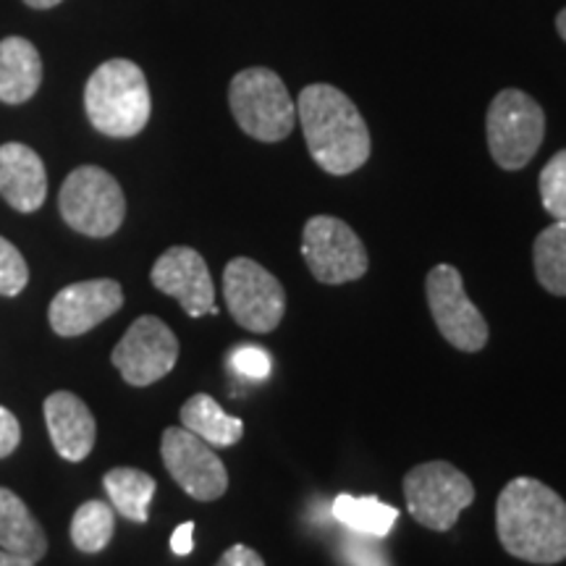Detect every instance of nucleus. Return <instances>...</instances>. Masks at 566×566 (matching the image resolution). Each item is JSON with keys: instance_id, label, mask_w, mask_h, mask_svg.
<instances>
[{"instance_id": "28", "label": "nucleus", "mask_w": 566, "mask_h": 566, "mask_svg": "<svg viewBox=\"0 0 566 566\" xmlns=\"http://www.w3.org/2000/svg\"><path fill=\"white\" fill-rule=\"evenodd\" d=\"M19 441H21V424L17 420V415H13L11 409L0 407V459L13 454Z\"/></svg>"}, {"instance_id": "31", "label": "nucleus", "mask_w": 566, "mask_h": 566, "mask_svg": "<svg viewBox=\"0 0 566 566\" xmlns=\"http://www.w3.org/2000/svg\"><path fill=\"white\" fill-rule=\"evenodd\" d=\"M0 566H34V562H30V558H24V556L11 554V551L0 548Z\"/></svg>"}, {"instance_id": "18", "label": "nucleus", "mask_w": 566, "mask_h": 566, "mask_svg": "<svg viewBox=\"0 0 566 566\" xmlns=\"http://www.w3.org/2000/svg\"><path fill=\"white\" fill-rule=\"evenodd\" d=\"M0 548L34 564L48 554L45 530L9 488H0Z\"/></svg>"}, {"instance_id": "5", "label": "nucleus", "mask_w": 566, "mask_h": 566, "mask_svg": "<svg viewBox=\"0 0 566 566\" xmlns=\"http://www.w3.org/2000/svg\"><path fill=\"white\" fill-rule=\"evenodd\" d=\"M485 137L495 166L504 171H522L546 137V113L527 92L501 90L488 105Z\"/></svg>"}, {"instance_id": "25", "label": "nucleus", "mask_w": 566, "mask_h": 566, "mask_svg": "<svg viewBox=\"0 0 566 566\" xmlns=\"http://www.w3.org/2000/svg\"><path fill=\"white\" fill-rule=\"evenodd\" d=\"M27 281H30L27 260L9 239L0 237V294L17 296L27 289Z\"/></svg>"}, {"instance_id": "13", "label": "nucleus", "mask_w": 566, "mask_h": 566, "mask_svg": "<svg viewBox=\"0 0 566 566\" xmlns=\"http://www.w3.org/2000/svg\"><path fill=\"white\" fill-rule=\"evenodd\" d=\"M124 307V289L113 279L71 283L53 296L48 321L63 338H74L108 321Z\"/></svg>"}, {"instance_id": "6", "label": "nucleus", "mask_w": 566, "mask_h": 566, "mask_svg": "<svg viewBox=\"0 0 566 566\" xmlns=\"http://www.w3.org/2000/svg\"><path fill=\"white\" fill-rule=\"evenodd\" d=\"M407 512L417 525L449 533L459 516L475 501V485L451 462L417 464L405 475Z\"/></svg>"}, {"instance_id": "30", "label": "nucleus", "mask_w": 566, "mask_h": 566, "mask_svg": "<svg viewBox=\"0 0 566 566\" xmlns=\"http://www.w3.org/2000/svg\"><path fill=\"white\" fill-rule=\"evenodd\" d=\"M171 551L176 556H189L195 551V522H184L174 530Z\"/></svg>"}, {"instance_id": "14", "label": "nucleus", "mask_w": 566, "mask_h": 566, "mask_svg": "<svg viewBox=\"0 0 566 566\" xmlns=\"http://www.w3.org/2000/svg\"><path fill=\"white\" fill-rule=\"evenodd\" d=\"M153 286L158 292L174 296L189 317L218 315L216 289L205 258L192 247H171L153 265Z\"/></svg>"}, {"instance_id": "4", "label": "nucleus", "mask_w": 566, "mask_h": 566, "mask_svg": "<svg viewBox=\"0 0 566 566\" xmlns=\"http://www.w3.org/2000/svg\"><path fill=\"white\" fill-rule=\"evenodd\" d=\"M229 105L244 134L258 142H281L294 132L296 103L275 71L252 66L231 80Z\"/></svg>"}, {"instance_id": "19", "label": "nucleus", "mask_w": 566, "mask_h": 566, "mask_svg": "<svg viewBox=\"0 0 566 566\" xmlns=\"http://www.w3.org/2000/svg\"><path fill=\"white\" fill-rule=\"evenodd\" d=\"M181 428L202 438L216 449H231L242 441L244 422L223 412V407L210 394H195L181 407Z\"/></svg>"}, {"instance_id": "2", "label": "nucleus", "mask_w": 566, "mask_h": 566, "mask_svg": "<svg viewBox=\"0 0 566 566\" xmlns=\"http://www.w3.org/2000/svg\"><path fill=\"white\" fill-rule=\"evenodd\" d=\"M296 113L313 160L331 176H349L370 160V132L357 105L334 84H310Z\"/></svg>"}, {"instance_id": "16", "label": "nucleus", "mask_w": 566, "mask_h": 566, "mask_svg": "<svg viewBox=\"0 0 566 566\" xmlns=\"http://www.w3.org/2000/svg\"><path fill=\"white\" fill-rule=\"evenodd\" d=\"M0 197L19 212H34L48 197L42 158L21 142L0 145Z\"/></svg>"}, {"instance_id": "24", "label": "nucleus", "mask_w": 566, "mask_h": 566, "mask_svg": "<svg viewBox=\"0 0 566 566\" xmlns=\"http://www.w3.org/2000/svg\"><path fill=\"white\" fill-rule=\"evenodd\" d=\"M541 200L554 221L566 223V150H558L541 171Z\"/></svg>"}, {"instance_id": "9", "label": "nucleus", "mask_w": 566, "mask_h": 566, "mask_svg": "<svg viewBox=\"0 0 566 566\" xmlns=\"http://www.w3.org/2000/svg\"><path fill=\"white\" fill-rule=\"evenodd\" d=\"M302 258L310 273L328 286L363 279L370 268L363 239L349 223L334 216H315L304 223Z\"/></svg>"}, {"instance_id": "17", "label": "nucleus", "mask_w": 566, "mask_h": 566, "mask_svg": "<svg viewBox=\"0 0 566 566\" xmlns=\"http://www.w3.org/2000/svg\"><path fill=\"white\" fill-rule=\"evenodd\" d=\"M42 84V59L38 48L24 38L0 42V101L9 105L27 103Z\"/></svg>"}, {"instance_id": "8", "label": "nucleus", "mask_w": 566, "mask_h": 566, "mask_svg": "<svg viewBox=\"0 0 566 566\" xmlns=\"http://www.w3.org/2000/svg\"><path fill=\"white\" fill-rule=\"evenodd\" d=\"M223 300L233 321L252 334H271L286 315L281 281L252 258H233L226 265Z\"/></svg>"}, {"instance_id": "20", "label": "nucleus", "mask_w": 566, "mask_h": 566, "mask_svg": "<svg viewBox=\"0 0 566 566\" xmlns=\"http://www.w3.org/2000/svg\"><path fill=\"white\" fill-rule=\"evenodd\" d=\"M103 485L111 499V506L118 514L137 522V525H145L150 520V504L155 488H158L153 475L134 470V467H116V470L105 472Z\"/></svg>"}, {"instance_id": "15", "label": "nucleus", "mask_w": 566, "mask_h": 566, "mask_svg": "<svg viewBox=\"0 0 566 566\" xmlns=\"http://www.w3.org/2000/svg\"><path fill=\"white\" fill-rule=\"evenodd\" d=\"M45 422L55 451L66 462H84L92 454L97 424L80 396L71 391H55L48 396Z\"/></svg>"}, {"instance_id": "32", "label": "nucleus", "mask_w": 566, "mask_h": 566, "mask_svg": "<svg viewBox=\"0 0 566 566\" xmlns=\"http://www.w3.org/2000/svg\"><path fill=\"white\" fill-rule=\"evenodd\" d=\"M24 3L32 6V9H55L61 0H24Z\"/></svg>"}, {"instance_id": "23", "label": "nucleus", "mask_w": 566, "mask_h": 566, "mask_svg": "<svg viewBox=\"0 0 566 566\" xmlns=\"http://www.w3.org/2000/svg\"><path fill=\"white\" fill-rule=\"evenodd\" d=\"M113 533H116V509L105 501H87L71 520V543L82 554H101L111 546Z\"/></svg>"}, {"instance_id": "21", "label": "nucleus", "mask_w": 566, "mask_h": 566, "mask_svg": "<svg viewBox=\"0 0 566 566\" xmlns=\"http://www.w3.org/2000/svg\"><path fill=\"white\" fill-rule=\"evenodd\" d=\"M334 516L352 533H363L373 537H384L391 533L396 520H399V509L384 504L378 495H349L342 493L334 501Z\"/></svg>"}, {"instance_id": "7", "label": "nucleus", "mask_w": 566, "mask_h": 566, "mask_svg": "<svg viewBox=\"0 0 566 566\" xmlns=\"http://www.w3.org/2000/svg\"><path fill=\"white\" fill-rule=\"evenodd\" d=\"M63 221L92 239L113 237L126 218L122 184L97 166H80L69 174L59 195Z\"/></svg>"}, {"instance_id": "3", "label": "nucleus", "mask_w": 566, "mask_h": 566, "mask_svg": "<svg viewBox=\"0 0 566 566\" xmlns=\"http://www.w3.org/2000/svg\"><path fill=\"white\" fill-rule=\"evenodd\" d=\"M84 111L90 124L105 137H137L153 113L145 71L126 59L101 63L84 87Z\"/></svg>"}, {"instance_id": "27", "label": "nucleus", "mask_w": 566, "mask_h": 566, "mask_svg": "<svg viewBox=\"0 0 566 566\" xmlns=\"http://www.w3.org/2000/svg\"><path fill=\"white\" fill-rule=\"evenodd\" d=\"M231 365H233V370L250 380H265L268 375H271V367H273L271 354H268L265 349H260V346H239V349L231 354Z\"/></svg>"}, {"instance_id": "29", "label": "nucleus", "mask_w": 566, "mask_h": 566, "mask_svg": "<svg viewBox=\"0 0 566 566\" xmlns=\"http://www.w3.org/2000/svg\"><path fill=\"white\" fill-rule=\"evenodd\" d=\"M216 566H265V562L258 551L237 543V546H231L229 551H226V554L221 556V562H218Z\"/></svg>"}, {"instance_id": "26", "label": "nucleus", "mask_w": 566, "mask_h": 566, "mask_svg": "<svg viewBox=\"0 0 566 566\" xmlns=\"http://www.w3.org/2000/svg\"><path fill=\"white\" fill-rule=\"evenodd\" d=\"M380 537L363 535V533H346L342 541V556L349 566H391L388 556L378 546Z\"/></svg>"}, {"instance_id": "10", "label": "nucleus", "mask_w": 566, "mask_h": 566, "mask_svg": "<svg viewBox=\"0 0 566 566\" xmlns=\"http://www.w3.org/2000/svg\"><path fill=\"white\" fill-rule=\"evenodd\" d=\"M424 296H428L430 315L441 331V336L459 352L485 349L488 321L464 292L462 273L454 265H436L424 279Z\"/></svg>"}, {"instance_id": "22", "label": "nucleus", "mask_w": 566, "mask_h": 566, "mask_svg": "<svg viewBox=\"0 0 566 566\" xmlns=\"http://www.w3.org/2000/svg\"><path fill=\"white\" fill-rule=\"evenodd\" d=\"M537 283L554 296H566V223L554 221L537 233L533 244Z\"/></svg>"}, {"instance_id": "12", "label": "nucleus", "mask_w": 566, "mask_h": 566, "mask_svg": "<svg viewBox=\"0 0 566 566\" xmlns=\"http://www.w3.org/2000/svg\"><path fill=\"white\" fill-rule=\"evenodd\" d=\"M160 457L168 475L195 501H218L229 488V472L221 457L187 428H168L163 433Z\"/></svg>"}, {"instance_id": "11", "label": "nucleus", "mask_w": 566, "mask_h": 566, "mask_svg": "<svg viewBox=\"0 0 566 566\" xmlns=\"http://www.w3.org/2000/svg\"><path fill=\"white\" fill-rule=\"evenodd\" d=\"M179 338L160 317L142 315L129 325L111 354V363L129 386L145 388L158 384L176 367Z\"/></svg>"}, {"instance_id": "1", "label": "nucleus", "mask_w": 566, "mask_h": 566, "mask_svg": "<svg viewBox=\"0 0 566 566\" xmlns=\"http://www.w3.org/2000/svg\"><path fill=\"white\" fill-rule=\"evenodd\" d=\"M495 533L509 556L527 564L566 562V501L535 478H514L495 501Z\"/></svg>"}, {"instance_id": "33", "label": "nucleus", "mask_w": 566, "mask_h": 566, "mask_svg": "<svg viewBox=\"0 0 566 566\" xmlns=\"http://www.w3.org/2000/svg\"><path fill=\"white\" fill-rule=\"evenodd\" d=\"M556 32L562 34V40L566 42V9L556 17Z\"/></svg>"}]
</instances>
